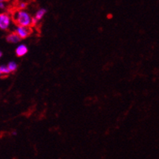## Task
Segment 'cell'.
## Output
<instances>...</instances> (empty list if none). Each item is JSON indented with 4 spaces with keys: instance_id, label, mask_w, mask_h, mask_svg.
Instances as JSON below:
<instances>
[{
    "instance_id": "2",
    "label": "cell",
    "mask_w": 159,
    "mask_h": 159,
    "mask_svg": "<svg viewBox=\"0 0 159 159\" xmlns=\"http://www.w3.org/2000/svg\"><path fill=\"white\" fill-rule=\"evenodd\" d=\"M11 24V16L6 13L0 14V29L1 30H7L10 28Z\"/></svg>"
},
{
    "instance_id": "10",
    "label": "cell",
    "mask_w": 159,
    "mask_h": 159,
    "mask_svg": "<svg viewBox=\"0 0 159 159\" xmlns=\"http://www.w3.org/2000/svg\"><path fill=\"white\" fill-rule=\"evenodd\" d=\"M38 21H39L35 18V17L32 18V25H37V23H38Z\"/></svg>"
},
{
    "instance_id": "11",
    "label": "cell",
    "mask_w": 159,
    "mask_h": 159,
    "mask_svg": "<svg viewBox=\"0 0 159 159\" xmlns=\"http://www.w3.org/2000/svg\"><path fill=\"white\" fill-rule=\"evenodd\" d=\"M4 7H5V4H4V2L2 1V0H1V1H0V8H1V9H3Z\"/></svg>"
},
{
    "instance_id": "13",
    "label": "cell",
    "mask_w": 159,
    "mask_h": 159,
    "mask_svg": "<svg viewBox=\"0 0 159 159\" xmlns=\"http://www.w3.org/2000/svg\"><path fill=\"white\" fill-rule=\"evenodd\" d=\"M17 135V132L16 131H14V132H12V135Z\"/></svg>"
},
{
    "instance_id": "3",
    "label": "cell",
    "mask_w": 159,
    "mask_h": 159,
    "mask_svg": "<svg viewBox=\"0 0 159 159\" xmlns=\"http://www.w3.org/2000/svg\"><path fill=\"white\" fill-rule=\"evenodd\" d=\"M15 33L22 40V39H25L26 37H28V36L30 34V30L28 27L17 26L15 29Z\"/></svg>"
},
{
    "instance_id": "8",
    "label": "cell",
    "mask_w": 159,
    "mask_h": 159,
    "mask_svg": "<svg viewBox=\"0 0 159 159\" xmlns=\"http://www.w3.org/2000/svg\"><path fill=\"white\" fill-rule=\"evenodd\" d=\"M11 73V70H9L7 65H1L0 66V74L1 75H8Z\"/></svg>"
},
{
    "instance_id": "12",
    "label": "cell",
    "mask_w": 159,
    "mask_h": 159,
    "mask_svg": "<svg viewBox=\"0 0 159 159\" xmlns=\"http://www.w3.org/2000/svg\"><path fill=\"white\" fill-rule=\"evenodd\" d=\"M2 56H3V53H2V52L1 51L0 52V57H2Z\"/></svg>"
},
{
    "instance_id": "6",
    "label": "cell",
    "mask_w": 159,
    "mask_h": 159,
    "mask_svg": "<svg viewBox=\"0 0 159 159\" xmlns=\"http://www.w3.org/2000/svg\"><path fill=\"white\" fill-rule=\"evenodd\" d=\"M46 13H47V10H46L45 8H41V9L38 10V11H37V13H36L35 14V18H37L38 21H40V20L44 18V16L45 15Z\"/></svg>"
},
{
    "instance_id": "4",
    "label": "cell",
    "mask_w": 159,
    "mask_h": 159,
    "mask_svg": "<svg viewBox=\"0 0 159 159\" xmlns=\"http://www.w3.org/2000/svg\"><path fill=\"white\" fill-rule=\"evenodd\" d=\"M29 49L28 47H27L25 44H21L18 46V47L16 48L15 50V53L17 55V56L18 57H21V56H24L28 53Z\"/></svg>"
},
{
    "instance_id": "5",
    "label": "cell",
    "mask_w": 159,
    "mask_h": 159,
    "mask_svg": "<svg viewBox=\"0 0 159 159\" xmlns=\"http://www.w3.org/2000/svg\"><path fill=\"white\" fill-rule=\"evenodd\" d=\"M6 40L8 43H11V44H17V43L20 42V40H21L18 35L16 33H10L9 35L6 37Z\"/></svg>"
},
{
    "instance_id": "9",
    "label": "cell",
    "mask_w": 159,
    "mask_h": 159,
    "mask_svg": "<svg viewBox=\"0 0 159 159\" xmlns=\"http://www.w3.org/2000/svg\"><path fill=\"white\" fill-rule=\"evenodd\" d=\"M26 5H27L26 2H20V4H19V8H20V10H21V11H24L25 8L26 7Z\"/></svg>"
},
{
    "instance_id": "7",
    "label": "cell",
    "mask_w": 159,
    "mask_h": 159,
    "mask_svg": "<svg viewBox=\"0 0 159 159\" xmlns=\"http://www.w3.org/2000/svg\"><path fill=\"white\" fill-rule=\"evenodd\" d=\"M7 66H8L9 70H11V72L16 71V70H17V69H18V64H17V63H16L14 61L9 62V63L7 64Z\"/></svg>"
},
{
    "instance_id": "1",
    "label": "cell",
    "mask_w": 159,
    "mask_h": 159,
    "mask_svg": "<svg viewBox=\"0 0 159 159\" xmlns=\"http://www.w3.org/2000/svg\"><path fill=\"white\" fill-rule=\"evenodd\" d=\"M32 17L25 11H17L14 14V21L17 23L18 26L30 27L32 25Z\"/></svg>"
}]
</instances>
